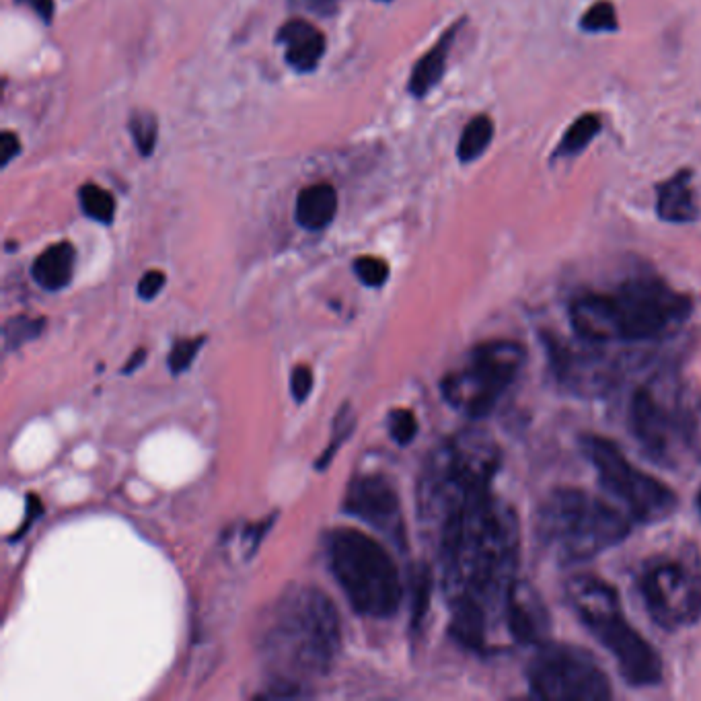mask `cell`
Listing matches in <instances>:
<instances>
[{"mask_svg":"<svg viewBox=\"0 0 701 701\" xmlns=\"http://www.w3.org/2000/svg\"><path fill=\"white\" fill-rule=\"evenodd\" d=\"M354 272L362 284L371 286V288H381L389 278L387 262H383V260H379V257H373V255L358 257V260L354 262Z\"/></svg>","mask_w":701,"mask_h":701,"instance_id":"obj_29","label":"cell"},{"mask_svg":"<svg viewBox=\"0 0 701 701\" xmlns=\"http://www.w3.org/2000/svg\"><path fill=\"white\" fill-rule=\"evenodd\" d=\"M603 128V122L599 118V114H582L578 116L570 128L564 132L560 144L556 146V151H553L551 159H566V157H576L580 155L584 149H588V144L593 142L599 132Z\"/></svg>","mask_w":701,"mask_h":701,"instance_id":"obj_21","label":"cell"},{"mask_svg":"<svg viewBox=\"0 0 701 701\" xmlns=\"http://www.w3.org/2000/svg\"><path fill=\"white\" fill-rule=\"evenodd\" d=\"M389 434L397 442V445L405 447L416 438L418 434V420L412 410H393L389 414Z\"/></svg>","mask_w":701,"mask_h":701,"instance_id":"obj_30","label":"cell"},{"mask_svg":"<svg viewBox=\"0 0 701 701\" xmlns=\"http://www.w3.org/2000/svg\"><path fill=\"white\" fill-rule=\"evenodd\" d=\"M305 685L301 681L276 677L262 693H257V699H294V697H307L309 693L303 689Z\"/></svg>","mask_w":701,"mask_h":701,"instance_id":"obj_32","label":"cell"},{"mask_svg":"<svg viewBox=\"0 0 701 701\" xmlns=\"http://www.w3.org/2000/svg\"><path fill=\"white\" fill-rule=\"evenodd\" d=\"M44 512V506H42V502H40V498L38 496H33V494H29L27 496V514H25V525H23V529L21 531H25L27 529V525H31V521H38V516Z\"/></svg>","mask_w":701,"mask_h":701,"instance_id":"obj_38","label":"cell"},{"mask_svg":"<svg viewBox=\"0 0 701 701\" xmlns=\"http://www.w3.org/2000/svg\"><path fill=\"white\" fill-rule=\"evenodd\" d=\"M144 360H146V350H144V348L136 350V352L130 356V360L126 362V366H124V375L134 373L138 366H142V362H144Z\"/></svg>","mask_w":701,"mask_h":701,"instance_id":"obj_39","label":"cell"},{"mask_svg":"<svg viewBox=\"0 0 701 701\" xmlns=\"http://www.w3.org/2000/svg\"><path fill=\"white\" fill-rule=\"evenodd\" d=\"M494 140V122L490 116H475L465 128L457 144V157L461 163H473L482 157Z\"/></svg>","mask_w":701,"mask_h":701,"instance_id":"obj_22","label":"cell"},{"mask_svg":"<svg viewBox=\"0 0 701 701\" xmlns=\"http://www.w3.org/2000/svg\"><path fill=\"white\" fill-rule=\"evenodd\" d=\"M504 625L519 644H543L549 630V617L535 590L516 580L506 603Z\"/></svg>","mask_w":701,"mask_h":701,"instance_id":"obj_15","label":"cell"},{"mask_svg":"<svg viewBox=\"0 0 701 701\" xmlns=\"http://www.w3.org/2000/svg\"><path fill=\"white\" fill-rule=\"evenodd\" d=\"M342 646L336 605L315 586H294L268 613L260 652L276 677L307 681L334 667Z\"/></svg>","mask_w":701,"mask_h":701,"instance_id":"obj_3","label":"cell"},{"mask_svg":"<svg viewBox=\"0 0 701 701\" xmlns=\"http://www.w3.org/2000/svg\"><path fill=\"white\" fill-rule=\"evenodd\" d=\"M19 149H21V144H19V138L15 132H3V136H0V165L7 167L17 155H19Z\"/></svg>","mask_w":701,"mask_h":701,"instance_id":"obj_35","label":"cell"},{"mask_svg":"<svg viewBox=\"0 0 701 701\" xmlns=\"http://www.w3.org/2000/svg\"><path fill=\"white\" fill-rule=\"evenodd\" d=\"M130 132L134 138V144L138 146V151L146 157L153 155L155 144H157V120L149 112H136L130 118Z\"/></svg>","mask_w":701,"mask_h":701,"instance_id":"obj_28","label":"cell"},{"mask_svg":"<svg viewBox=\"0 0 701 701\" xmlns=\"http://www.w3.org/2000/svg\"><path fill=\"white\" fill-rule=\"evenodd\" d=\"M44 331V319H31V317H13L5 323V346L7 350H17L23 344L38 338Z\"/></svg>","mask_w":701,"mask_h":701,"instance_id":"obj_27","label":"cell"},{"mask_svg":"<svg viewBox=\"0 0 701 701\" xmlns=\"http://www.w3.org/2000/svg\"><path fill=\"white\" fill-rule=\"evenodd\" d=\"M580 29L586 33H615L619 29L617 11L609 0H599L580 17Z\"/></svg>","mask_w":701,"mask_h":701,"instance_id":"obj_25","label":"cell"},{"mask_svg":"<svg viewBox=\"0 0 701 701\" xmlns=\"http://www.w3.org/2000/svg\"><path fill=\"white\" fill-rule=\"evenodd\" d=\"M410 586H412V627L414 632H418L430 609V593H432V572L426 564L414 566L410 574Z\"/></svg>","mask_w":701,"mask_h":701,"instance_id":"obj_23","label":"cell"},{"mask_svg":"<svg viewBox=\"0 0 701 701\" xmlns=\"http://www.w3.org/2000/svg\"><path fill=\"white\" fill-rule=\"evenodd\" d=\"M344 510L405 549V529L397 492L383 475H362L350 484Z\"/></svg>","mask_w":701,"mask_h":701,"instance_id":"obj_14","label":"cell"},{"mask_svg":"<svg viewBox=\"0 0 701 701\" xmlns=\"http://www.w3.org/2000/svg\"><path fill=\"white\" fill-rule=\"evenodd\" d=\"M463 25H465V19L451 25L445 33L440 35V40L418 60L412 77H410V93L414 97H418V99L426 97L440 83V79L445 77L449 52H451V48L457 40V33Z\"/></svg>","mask_w":701,"mask_h":701,"instance_id":"obj_18","label":"cell"},{"mask_svg":"<svg viewBox=\"0 0 701 701\" xmlns=\"http://www.w3.org/2000/svg\"><path fill=\"white\" fill-rule=\"evenodd\" d=\"M566 597L586 630L611 652L627 683L632 687H654L662 681L658 652L627 621L611 584L597 576L578 574L568 580Z\"/></svg>","mask_w":701,"mask_h":701,"instance_id":"obj_6","label":"cell"},{"mask_svg":"<svg viewBox=\"0 0 701 701\" xmlns=\"http://www.w3.org/2000/svg\"><path fill=\"white\" fill-rule=\"evenodd\" d=\"M580 447L595 467L603 488L613 494L638 523L664 521L677 510V494L650 473L627 461L617 445L603 436H582Z\"/></svg>","mask_w":701,"mask_h":701,"instance_id":"obj_11","label":"cell"},{"mask_svg":"<svg viewBox=\"0 0 701 701\" xmlns=\"http://www.w3.org/2000/svg\"><path fill=\"white\" fill-rule=\"evenodd\" d=\"M331 572L356 613L387 619L397 613L403 586L387 549L358 529L342 527L327 537Z\"/></svg>","mask_w":701,"mask_h":701,"instance_id":"obj_8","label":"cell"},{"mask_svg":"<svg viewBox=\"0 0 701 701\" xmlns=\"http://www.w3.org/2000/svg\"><path fill=\"white\" fill-rule=\"evenodd\" d=\"M272 523H274L272 519H266L264 523L247 529V533H245V543H249V553H253L257 547H260V543H262L266 531L272 527Z\"/></svg>","mask_w":701,"mask_h":701,"instance_id":"obj_36","label":"cell"},{"mask_svg":"<svg viewBox=\"0 0 701 701\" xmlns=\"http://www.w3.org/2000/svg\"><path fill=\"white\" fill-rule=\"evenodd\" d=\"M527 350L512 340H492L475 346L467 362L440 383L442 397L467 418H484L523 371Z\"/></svg>","mask_w":701,"mask_h":701,"instance_id":"obj_9","label":"cell"},{"mask_svg":"<svg viewBox=\"0 0 701 701\" xmlns=\"http://www.w3.org/2000/svg\"><path fill=\"white\" fill-rule=\"evenodd\" d=\"M278 42L286 48V62L299 72L315 70L325 54L323 33L303 19L284 23L278 31Z\"/></svg>","mask_w":701,"mask_h":701,"instance_id":"obj_16","label":"cell"},{"mask_svg":"<svg viewBox=\"0 0 701 701\" xmlns=\"http://www.w3.org/2000/svg\"><path fill=\"white\" fill-rule=\"evenodd\" d=\"M311 389H313L311 368L305 366V364H299L297 368H294L292 377H290V391H292L294 401L303 403L311 395Z\"/></svg>","mask_w":701,"mask_h":701,"instance_id":"obj_33","label":"cell"},{"mask_svg":"<svg viewBox=\"0 0 701 701\" xmlns=\"http://www.w3.org/2000/svg\"><path fill=\"white\" fill-rule=\"evenodd\" d=\"M338 212V192L329 183H315L305 188L297 198L294 218L307 231H321L331 225Z\"/></svg>","mask_w":701,"mask_h":701,"instance_id":"obj_20","label":"cell"},{"mask_svg":"<svg viewBox=\"0 0 701 701\" xmlns=\"http://www.w3.org/2000/svg\"><path fill=\"white\" fill-rule=\"evenodd\" d=\"M165 282H167V278H165L163 272H159V270L146 272V274L140 278V282H138V294H140V299H144V301L155 299L157 294L161 292V288L165 286Z\"/></svg>","mask_w":701,"mask_h":701,"instance_id":"obj_34","label":"cell"},{"mask_svg":"<svg viewBox=\"0 0 701 701\" xmlns=\"http://www.w3.org/2000/svg\"><path fill=\"white\" fill-rule=\"evenodd\" d=\"M543 344L547 348L553 377L576 395H601L613 387L621 375L619 362L601 350L574 348L553 336H545Z\"/></svg>","mask_w":701,"mask_h":701,"instance_id":"obj_13","label":"cell"},{"mask_svg":"<svg viewBox=\"0 0 701 701\" xmlns=\"http://www.w3.org/2000/svg\"><path fill=\"white\" fill-rule=\"evenodd\" d=\"M352 430H354V412H352V408H350L348 403H344L340 414L336 416L334 430H331L329 445H327V449L321 453L319 461L315 463L319 471H323V469L331 463V459H334V455L338 453V449L348 440V436L352 434Z\"/></svg>","mask_w":701,"mask_h":701,"instance_id":"obj_26","label":"cell"},{"mask_svg":"<svg viewBox=\"0 0 701 701\" xmlns=\"http://www.w3.org/2000/svg\"><path fill=\"white\" fill-rule=\"evenodd\" d=\"M630 428L654 463L679 469L699 447V401L675 379H652L632 397Z\"/></svg>","mask_w":701,"mask_h":701,"instance_id":"obj_7","label":"cell"},{"mask_svg":"<svg viewBox=\"0 0 701 701\" xmlns=\"http://www.w3.org/2000/svg\"><path fill=\"white\" fill-rule=\"evenodd\" d=\"M691 311L687 294L658 276H638L613 292L580 294L570 303V323L588 344L652 342L675 334Z\"/></svg>","mask_w":701,"mask_h":701,"instance_id":"obj_2","label":"cell"},{"mask_svg":"<svg viewBox=\"0 0 701 701\" xmlns=\"http://www.w3.org/2000/svg\"><path fill=\"white\" fill-rule=\"evenodd\" d=\"M204 344V338H190V340H179L171 354H169V371L173 375H181V373H186L188 368L192 366L194 358L198 356L200 348Z\"/></svg>","mask_w":701,"mask_h":701,"instance_id":"obj_31","label":"cell"},{"mask_svg":"<svg viewBox=\"0 0 701 701\" xmlns=\"http://www.w3.org/2000/svg\"><path fill=\"white\" fill-rule=\"evenodd\" d=\"M638 588L652 621L681 630L701 617V562L693 553H660L644 562Z\"/></svg>","mask_w":701,"mask_h":701,"instance_id":"obj_10","label":"cell"},{"mask_svg":"<svg viewBox=\"0 0 701 701\" xmlns=\"http://www.w3.org/2000/svg\"><path fill=\"white\" fill-rule=\"evenodd\" d=\"M630 521L601 498L578 488L549 492L535 512L541 547L560 564H584L630 535Z\"/></svg>","mask_w":701,"mask_h":701,"instance_id":"obj_5","label":"cell"},{"mask_svg":"<svg viewBox=\"0 0 701 701\" xmlns=\"http://www.w3.org/2000/svg\"><path fill=\"white\" fill-rule=\"evenodd\" d=\"M19 5H27L38 13L44 21H52L54 17V0H17Z\"/></svg>","mask_w":701,"mask_h":701,"instance_id":"obj_37","label":"cell"},{"mask_svg":"<svg viewBox=\"0 0 701 701\" xmlns=\"http://www.w3.org/2000/svg\"><path fill=\"white\" fill-rule=\"evenodd\" d=\"M521 531L514 510L492 492L469 502L438 529V551L451 603L482 607L504 621L519 568Z\"/></svg>","mask_w":701,"mask_h":701,"instance_id":"obj_1","label":"cell"},{"mask_svg":"<svg viewBox=\"0 0 701 701\" xmlns=\"http://www.w3.org/2000/svg\"><path fill=\"white\" fill-rule=\"evenodd\" d=\"M691 169H681L656 186V212L660 220L673 225H687L699 218V208L691 190Z\"/></svg>","mask_w":701,"mask_h":701,"instance_id":"obj_17","label":"cell"},{"mask_svg":"<svg viewBox=\"0 0 701 701\" xmlns=\"http://www.w3.org/2000/svg\"><path fill=\"white\" fill-rule=\"evenodd\" d=\"M79 198H81V208L89 218L103 225L112 223L116 214V200L107 190L95 186V183H87V186L81 188Z\"/></svg>","mask_w":701,"mask_h":701,"instance_id":"obj_24","label":"cell"},{"mask_svg":"<svg viewBox=\"0 0 701 701\" xmlns=\"http://www.w3.org/2000/svg\"><path fill=\"white\" fill-rule=\"evenodd\" d=\"M697 504H699V512H701V492H699V498H697Z\"/></svg>","mask_w":701,"mask_h":701,"instance_id":"obj_40","label":"cell"},{"mask_svg":"<svg viewBox=\"0 0 701 701\" xmlns=\"http://www.w3.org/2000/svg\"><path fill=\"white\" fill-rule=\"evenodd\" d=\"M529 689L551 701H605L611 683L593 654L572 644H539L527 669Z\"/></svg>","mask_w":701,"mask_h":701,"instance_id":"obj_12","label":"cell"},{"mask_svg":"<svg viewBox=\"0 0 701 701\" xmlns=\"http://www.w3.org/2000/svg\"><path fill=\"white\" fill-rule=\"evenodd\" d=\"M500 469V449L482 430H465L440 445L428 459L418 484L422 523L436 529L469 502L484 496Z\"/></svg>","mask_w":701,"mask_h":701,"instance_id":"obj_4","label":"cell"},{"mask_svg":"<svg viewBox=\"0 0 701 701\" xmlns=\"http://www.w3.org/2000/svg\"><path fill=\"white\" fill-rule=\"evenodd\" d=\"M77 251L70 243L62 241L50 245L46 251L38 255V260L31 266V276L44 290L56 292L70 284L72 274H75Z\"/></svg>","mask_w":701,"mask_h":701,"instance_id":"obj_19","label":"cell"}]
</instances>
